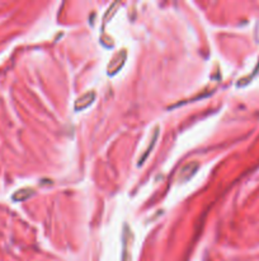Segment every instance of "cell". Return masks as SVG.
I'll use <instances>...</instances> for the list:
<instances>
[{
	"label": "cell",
	"mask_w": 259,
	"mask_h": 261,
	"mask_svg": "<svg viewBox=\"0 0 259 261\" xmlns=\"http://www.w3.org/2000/svg\"><path fill=\"white\" fill-rule=\"evenodd\" d=\"M198 168H200V163L198 162H188L180 168L179 173H178V182L179 184H186L191 178L195 177L197 173Z\"/></svg>",
	"instance_id": "cell-1"
},
{
	"label": "cell",
	"mask_w": 259,
	"mask_h": 261,
	"mask_svg": "<svg viewBox=\"0 0 259 261\" xmlns=\"http://www.w3.org/2000/svg\"><path fill=\"white\" fill-rule=\"evenodd\" d=\"M126 58H127L126 50H122L119 54H117V55L112 59V62L108 64V66H107V73H108V75H116V74L121 70L122 66L125 65Z\"/></svg>",
	"instance_id": "cell-2"
},
{
	"label": "cell",
	"mask_w": 259,
	"mask_h": 261,
	"mask_svg": "<svg viewBox=\"0 0 259 261\" xmlns=\"http://www.w3.org/2000/svg\"><path fill=\"white\" fill-rule=\"evenodd\" d=\"M159 126H156L155 129L152 130V135H151V140H150V144H149V147L146 148V151L144 152V154L143 156H141V158L140 160H139V162H137V166L140 167V166H143V163L145 162V160H146L147 157H149V154H150V152L152 151V149H154V147H155V144H156V140H158V136H159Z\"/></svg>",
	"instance_id": "cell-5"
},
{
	"label": "cell",
	"mask_w": 259,
	"mask_h": 261,
	"mask_svg": "<svg viewBox=\"0 0 259 261\" xmlns=\"http://www.w3.org/2000/svg\"><path fill=\"white\" fill-rule=\"evenodd\" d=\"M34 195V190L30 188H25L21 189V190L15 191L14 195H13V200L14 201H25V200L29 199Z\"/></svg>",
	"instance_id": "cell-6"
},
{
	"label": "cell",
	"mask_w": 259,
	"mask_h": 261,
	"mask_svg": "<svg viewBox=\"0 0 259 261\" xmlns=\"http://www.w3.org/2000/svg\"><path fill=\"white\" fill-rule=\"evenodd\" d=\"M118 6H119V3H113L112 5L110 6V8H108V9H107V12H106V14H104V17H103V21H104V23H107V22H110L111 19L113 18V16H115V14H116V12H117V9H118Z\"/></svg>",
	"instance_id": "cell-7"
},
{
	"label": "cell",
	"mask_w": 259,
	"mask_h": 261,
	"mask_svg": "<svg viewBox=\"0 0 259 261\" xmlns=\"http://www.w3.org/2000/svg\"><path fill=\"white\" fill-rule=\"evenodd\" d=\"M95 99V93L93 91H89V92H86L84 95H82L80 97L75 99V103H74V110L76 112H82L86 108H88Z\"/></svg>",
	"instance_id": "cell-3"
},
{
	"label": "cell",
	"mask_w": 259,
	"mask_h": 261,
	"mask_svg": "<svg viewBox=\"0 0 259 261\" xmlns=\"http://www.w3.org/2000/svg\"><path fill=\"white\" fill-rule=\"evenodd\" d=\"M134 241V234H132L131 228L127 225L123 226V233H122V243H123V254H122V261H130L128 260V252L127 247L128 245H132Z\"/></svg>",
	"instance_id": "cell-4"
}]
</instances>
